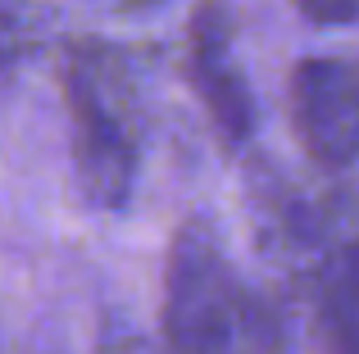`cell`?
<instances>
[{
  "label": "cell",
  "mask_w": 359,
  "mask_h": 354,
  "mask_svg": "<svg viewBox=\"0 0 359 354\" xmlns=\"http://www.w3.org/2000/svg\"><path fill=\"white\" fill-rule=\"evenodd\" d=\"M164 354H282L273 309L245 286L219 227L187 218L164 264Z\"/></svg>",
  "instance_id": "6da1fadb"
},
{
  "label": "cell",
  "mask_w": 359,
  "mask_h": 354,
  "mask_svg": "<svg viewBox=\"0 0 359 354\" xmlns=\"http://www.w3.org/2000/svg\"><path fill=\"white\" fill-rule=\"evenodd\" d=\"M64 105L82 200L109 213L123 209L137 191L146 141V109L128 55L105 41H73L64 55Z\"/></svg>",
  "instance_id": "7a4b0ae2"
},
{
  "label": "cell",
  "mask_w": 359,
  "mask_h": 354,
  "mask_svg": "<svg viewBox=\"0 0 359 354\" xmlns=\"http://www.w3.org/2000/svg\"><path fill=\"white\" fill-rule=\"evenodd\" d=\"M291 127L314 164H359V69L337 55L300 59L291 73Z\"/></svg>",
  "instance_id": "3957f363"
},
{
  "label": "cell",
  "mask_w": 359,
  "mask_h": 354,
  "mask_svg": "<svg viewBox=\"0 0 359 354\" xmlns=\"http://www.w3.org/2000/svg\"><path fill=\"white\" fill-rule=\"evenodd\" d=\"M187 82L201 96L205 114H210L214 132L223 146H245L255 132V91L237 59V36H232V18L219 0H205L191 9L187 23Z\"/></svg>",
  "instance_id": "277c9868"
},
{
  "label": "cell",
  "mask_w": 359,
  "mask_h": 354,
  "mask_svg": "<svg viewBox=\"0 0 359 354\" xmlns=\"http://www.w3.org/2000/svg\"><path fill=\"white\" fill-rule=\"evenodd\" d=\"M318 309L327 354H359V227L332 232L318 255Z\"/></svg>",
  "instance_id": "5b68a950"
},
{
  "label": "cell",
  "mask_w": 359,
  "mask_h": 354,
  "mask_svg": "<svg viewBox=\"0 0 359 354\" xmlns=\"http://www.w3.org/2000/svg\"><path fill=\"white\" fill-rule=\"evenodd\" d=\"M32 45V14L23 0H0V69H14Z\"/></svg>",
  "instance_id": "8992f818"
},
{
  "label": "cell",
  "mask_w": 359,
  "mask_h": 354,
  "mask_svg": "<svg viewBox=\"0 0 359 354\" xmlns=\"http://www.w3.org/2000/svg\"><path fill=\"white\" fill-rule=\"evenodd\" d=\"M291 9H296L300 18H309V23H318V27L359 23V0H291Z\"/></svg>",
  "instance_id": "52a82bcc"
},
{
  "label": "cell",
  "mask_w": 359,
  "mask_h": 354,
  "mask_svg": "<svg viewBox=\"0 0 359 354\" xmlns=\"http://www.w3.org/2000/svg\"><path fill=\"white\" fill-rule=\"evenodd\" d=\"M96 9H109V14H146V9L164 5V0H91Z\"/></svg>",
  "instance_id": "ba28073f"
}]
</instances>
